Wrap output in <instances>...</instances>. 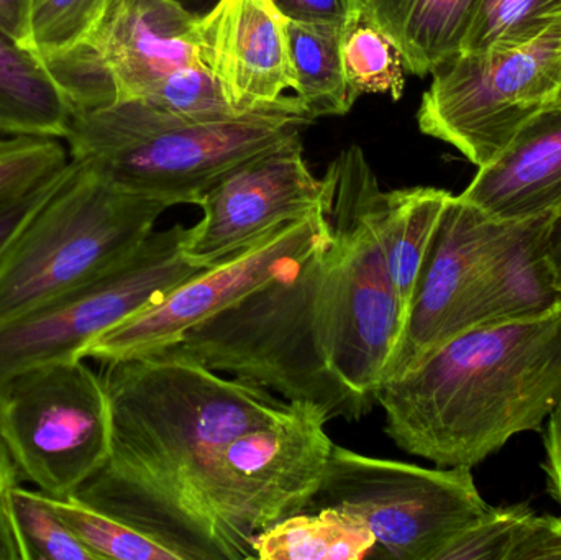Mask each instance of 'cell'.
Returning <instances> with one entry per match:
<instances>
[{
  "label": "cell",
  "instance_id": "32",
  "mask_svg": "<svg viewBox=\"0 0 561 560\" xmlns=\"http://www.w3.org/2000/svg\"><path fill=\"white\" fill-rule=\"evenodd\" d=\"M69 164H71V161H69L68 167L62 168L58 173L36 184L28 193L0 203V255L5 252L7 247L12 242L13 237L20 232V229L28 222L30 217L55 193L56 187L65 180Z\"/></svg>",
  "mask_w": 561,
  "mask_h": 560
},
{
  "label": "cell",
  "instance_id": "13",
  "mask_svg": "<svg viewBox=\"0 0 561 560\" xmlns=\"http://www.w3.org/2000/svg\"><path fill=\"white\" fill-rule=\"evenodd\" d=\"M507 222L451 194L382 380L405 374L451 339L481 328L491 262Z\"/></svg>",
  "mask_w": 561,
  "mask_h": 560
},
{
  "label": "cell",
  "instance_id": "28",
  "mask_svg": "<svg viewBox=\"0 0 561 560\" xmlns=\"http://www.w3.org/2000/svg\"><path fill=\"white\" fill-rule=\"evenodd\" d=\"M114 0H32L28 48L42 58L84 45Z\"/></svg>",
  "mask_w": 561,
  "mask_h": 560
},
{
  "label": "cell",
  "instance_id": "38",
  "mask_svg": "<svg viewBox=\"0 0 561 560\" xmlns=\"http://www.w3.org/2000/svg\"><path fill=\"white\" fill-rule=\"evenodd\" d=\"M19 473H16L9 450H7L5 444L0 437V495H7L10 489L19 485Z\"/></svg>",
  "mask_w": 561,
  "mask_h": 560
},
{
  "label": "cell",
  "instance_id": "7",
  "mask_svg": "<svg viewBox=\"0 0 561 560\" xmlns=\"http://www.w3.org/2000/svg\"><path fill=\"white\" fill-rule=\"evenodd\" d=\"M560 94L561 16L526 45L458 53L438 66L419 107V128L486 167Z\"/></svg>",
  "mask_w": 561,
  "mask_h": 560
},
{
  "label": "cell",
  "instance_id": "30",
  "mask_svg": "<svg viewBox=\"0 0 561 560\" xmlns=\"http://www.w3.org/2000/svg\"><path fill=\"white\" fill-rule=\"evenodd\" d=\"M533 510L527 505L493 508L451 542L440 560H510Z\"/></svg>",
  "mask_w": 561,
  "mask_h": 560
},
{
  "label": "cell",
  "instance_id": "3",
  "mask_svg": "<svg viewBox=\"0 0 561 560\" xmlns=\"http://www.w3.org/2000/svg\"><path fill=\"white\" fill-rule=\"evenodd\" d=\"M345 296V250L330 232L329 242L304 262L158 354L312 404L329 421L359 420L369 410L350 387Z\"/></svg>",
  "mask_w": 561,
  "mask_h": 560
},
{
  "label": "cell",
  "instance_id": "33",
  "mask_svg": "<svg viewBox=\"0 0 561 560\" xmlns=\"http://www.w3.org/2000/svg\"><path fill=\"white\" fill-rule=\"evenodd\" d=\"M561 559V519L533 513L511 552L510 560Z\"/></svg>",
  "mask_w": 561,
  "mask_h": 560
},
{
  "label": "cell",
  "instance_id": "29",
  "mask_svg": "<svg viewBox=\"0 0 561 560\" xmlns=\"http://www.w3.org/2000/svg\"><path fill=\"white\" fill-rule=\"evenodd\" d=\"M59 138L13 135L0 138V203L28 193L46 178L68 167Z\"/></svg>",
  "mask_w": 561,
  "mask_h": 560
},
{
  "label": "cell",
  "instance_id": "36",
  "mask_svg": "<svg viewBox=\"0 0 561 560\" xmlns=\"http://www.w3.org/2000/svg\"><path fill=\"white\" fill-rule=\"evenodd\" d=\"M543 249H546L547 260H549L553 276H556L561 288V207L550 217L546 239H543Z\"/></svg>",
  "mask_w": 561,
  "mask_h": 560
},
{
  "label": "cell",
  "instance_id": "22",
  "mask_svg": "<svg viewBox=\"0 0 561 560\" xmlns=\"http://www.w3.org/2000/svg\"><path fill=\"white\" fill-rule=\"evenodd\" d=\"M260 560L371 559L375 536L365 523L335 508L289 516L253 541Z\"/></svg>",
  "mask_w": 561,
  "mask_h": 560
},
{
  "label": "cell",
  "instance_id": "20",
  "mask_svg": "<svg viewBox=\"0 0 561 560\" xmlns=\"http://www.w3.org/2000/svg\"><path fill=\"white\" fill-rule=\"evenodd\" d=\"M450 197L448 191L437 187L376 191L373 216L404 322L422 265Z\"/></svg>",
  "mask_w": 561,
  "mask_h": 560
},
{
  "label": "cell",
  "instance_id": "18",
  "mask_svg": "<svg viewBox=\"0 0 561 560\" xmlns=\"http://www.w3.org/2000/svg\"><path fill=\"white\" fill-rule=\"evenodd\" d=\"M550 217L507 222L491 262L481 328L560 315L561 288L543 249Z\"/></svg>",
  "mask_w": 561,
  "mask_h": 560
},
{
  "label": "cell",
  "instance_id": "10",
  "mask_svg": "<svg viewBox=\"0 0 561 560\" xmlns=\"http://www.w3.org/2000/svg\"><path fill=\"white\" fill-rule=\"evenodd\" d=\"M279 420L243 431L210 460L209 503L239 559H256L259 533L306 512L333 449L325 414L289 401Z\"/></svg>",
  "mask_w": 561,
  "mask_h": 560
},
{
  "label": "cell",
  "instance_id": "17",
  "mask_svg": "<svg viewBox=\"0 0 561 560\" xmlns=\"http://www.w3.org/2000/svg\"><path fill=\"white\" fill-rule=\"evenodd\" d=\"M465 201L497 220H526L561 207V94L506 150L478 168Z\"/></svg>",
  "mask_w": 561,
  "mask_h": 560
},
{
  "label": "cell",
  "instance_id": "6",
  "mask_svg": "<svg viewBox=\"0 0 561 560\" xmlns=\"http://www.w3.org/2000/svg\"><path fill=\"white\" fill-rule=\"evenodd\" d=\"M335 508L375 536L371 559L440 560L490 513L470 467L425 469L363 456L333 444L306 512Z\"/></svg>",
  "mask_w": 561,
  "mask_h": 560
},
{
  "label": "cell",
  "instance_id": "23",
  "mask_svg": "<svg viewBox=\"0 0 561 560\" xmlns=\"http://www.w3.org/2000/svg\"><path fill=\"white\" fill-rule=\"evenodd\" d=\"M287 45L297 101L312 121L348 114L355 101L342 62L343 28L286 20Z\"/></svg>",
  "mask_w": 561,
  "mask_h": 560
},
{
  "label": "cell",
  "instance_id": "1",
  "mask_svg": "<svg viewBox=\"0 0 561 560\" xmlns=\"http://www.w3.org/2000/svg\"><path fill=\"white\" fill-rule=\"evenodd\" d=\"M111 453L75 499L157 539L181 560H240L209 503L210 460L289 401L170 355L104 364Z\"/></svg>",
  "mask_w": 561,
  "mask_h": 560
},
{
  "label": "cell",
  "instance_id": "12",
  "mask_svg": "<svg viewBox=\"0 0 561 560\" xmlns=\"http://www.w3.org/2000/svg\"><path fill=\"white\" fill-rule=\"evenodd\" d=\"M325 209V207H323ZM323 209L280 224L240 252L181 283L157 305L108 329L82 352L101 364L158 354L253 289L304 262L330 239Z\"/></svg>",
  "mask_w": 561,
  "mask_h": 560
},
{
  "label": "cell",
  "instance_id": "34",
  "mask_svg": "<svg viewBox=\"0 0 561 560\" xmlns=\"http://www.w3.org/2000/svg\"><path fill=\"white\" fill-rule=\"evenodd\" d=\"M542 469L547 477V490L550 496L561 505V401L550 413L549 423L543 431Z\"/></svg>",
  "mask_w": 561,
  "mask_h": 560
},
{
  "label": "cell",
  "instance_id": "27",
  "mask_svg": "<svg viewBox=\"0 0 561 560\" xmlns=\"http://www.w3.org/2000/svg\"><path fill=\"white\" fill-rule=\"evenodd\" d=\"M7 508L22 560H95L39 490L13 487L7 493Z\"/></svg>",
  "mask_w": 561,
  "mask_h": 560
},
{
  "label": "cell",
  "instance_id": "31",
  "mask_svg": "<svg viewBox=\"0 0 561 560\" xmlns=\"http://www.w3.org/2000/svg\"><path fill=\"white\" fill-rule=\"evenodd\" d=\"M289 22L345 30L362 16L359 0H272Z\"/></svg>",
  "mask_w": 561,
  "mask_h": 560
},
{
  "label": "cell",
  "instance_id": "26",
  "mask_svg": "<svg viewBox=\"0 0 561 560\" xmlns=\"http://www.w3.org/2000/svg\"><path fill=\"white\" fill-rule=\"evenodd\" d=\"M58 515L95 560H181L176 552L121 519L79 502L53 499Z\"/></svg>",
  "mask_w": 561,
  "mask_h": 560
},
{
  "label": "cell",
  "instance_id": "5",
  "mask_svg": "<svg viewBox=\"0 0 561 560\" xmlns=\"http://www.w3.org/2000/svg\"><path fill=\"white\" fill-rule=\"evenodd\" d=\"M310 122L296 95H284L245 114L154 132L124 130L94 112H76L65 140L72 161L114 186L171 206H196L233 168L296 137Z\"/></svg>",
  "mask_w": 561,
  "mask_h": 560
},
{
  "label": "cell",
  "instance_id": "8",
  "mask_svg": "<svg viewBox=\"0 0 561 560\" xmlns=\"http://www.w3.org/2000/svg\"><path fill=\"white\" fill-rule=\"evenodd\" d=\"M104 378L84 358L20 372L0 387V437L20 479L69 499L111 453Z\"/></svg>",
  "mask_w": 561,
  "mask_h": 560
},
{
  "label": "cell",
  "instance_id": "2",
  "mask_svg": "<svg viewBox=\"0 0 561 560\" xmlns=\"http://www.w3.org/2000/svg\"><path fill=\"white\" fill-rule=\"evenodd\" d=\"M386 434L438 467H470L540 431L561 401V312L465 332L376 388Z\"/></svg>",
  "mask_w": 561,
  "mask_h": 560
},
{
  "label": "cell",
  "instance_id": "24",
  "mask_svg": "<svg viewBox=\"0 0 561 560\" xmlns=\"http://www.w3.org/2000/svg\"><path fill=\"white\" fill-rule=\"evenodd\" d=\"M561 16V0H480L460 53L526 45Z\"/></svg>",
  "mask_w": 561,
  "mask_h": 560
},
{
  "label": "cell",
  "instance_id": "37",
  "mask_svg": "<svg viewBox=\"0 0 561 560\" xmlns=\"http://www.w3.org/2000/svg\"><path fill=\"white\" fill-rule=\"evenodd\" d=\"M0 560H22L15 529L7 508V495H0Z\"/></svg>",
  "mask_w": 561,
  "mask_h": 560
},
{
  "label": "cell",
  "instance_id": "21",
  "mask_svg": "<svg viewBox=\"0 0 561 560\" xmlns=\"http://www.w3.org/2000/svg\"><path fill=\"white\" fill-rule=\"evenodd\" d=\"M71 117L48 62L0 30V134L66 138Z\"/></svg>",
  "mask_w": 561,
  "mask_h": 560
},
{
  "label": "cell",
  "instance_id": "15",
  "mask_svg": "<svg viewBox=\"0 0 561 560\" xmlns=\"http://www.w3.org/2000/svg\"><path fill=\"white\" fill-rule=\"evenodd\" d=\"M199 61L236 114L294 89L286 19L272 0H219L197 26Z\"/></svg>",
  "mask_w": 561,
  "mask_h": 560
},
{
  "label": "cell",
  "instance_id": "35",
  "mask_svg": "<svg viewBox=\"0 0 561 560\" xmlns=\"http://www.w3.org/2000/svg\"><path fill=\"white\" fill-rule=\"evenodd\" d=\"M32 0H0V30L28 46Z\"/></svg>",
  "mask_w": 561,
  "mask_h": 560
},
{
  "label": "cell",
  "instance_id": "19",
  "mask_svg": "<svg viewBox=\"0 0 561 560\" xmlns=\"http://www.w3.org/2000/svg\"><path fill=\"white\" fill-rule=\"evenodd\" d=\"M480 0H359V12L401 53L405 71L432 75L457 56Z\"/></svg>",
  "mask_w": 561,
  "mask_h": 560
},
{
  "label": "cell",
  "instance_id": "25",
  "mask_svg": "<svg viewBox=\"0 0 561 560\" xmlns=\"http://www.w3.org/2000/svg\"><path fill=\"white\" fill-rule=\"evenodd\" d=\"M342 62L353 101L363 94H388L399 101L404 91V62L394 43L359 16L343 30Z\"/></svg>",
  "mask_w": 561,
  "mask_h": 560
},
{
  "label": "cell",
  "instance_id": "11",
  "mask_svg": "<svg viewBox=\"0 0 561 560\" xmlns=\"http://www.w3.org/2000/svg\"><path fill=\"white\" fill-rule=\"evenodd\" d=\"M323 183V214L345 250L350 385L371 410L404 325L373 216L378 178L362 148L350 147L329 164Z\"/></svg>",
  "mask_w": 561,
  "mask_h": 560
},
{
  "label": "cell",
  "instance_id": "16",
  "mask_svg": "<svg viewBox=\"0 0 561 560\" xmlns=\"http://www.w3.org/2000/svg\"><path fill=\"white\" fill-rule=\"evenodd\" d=\"M199 15L180 0H114L88 39L115 92L140 99L171 72L199 61Z\"/></svg>",
  "mask_w": 561,
  "mask_h": 560
},
{
  "label": "cell",
  "instance_id": "9",
  "mask_svg": "<svg viewBox=\"0 0 561 560\" xmlns=\"http://www.w3.org/2000/svg\"><path fill=\"white\" fill-rule=\"evenodd\" d=\"M190 229L150 237L124 262L49 301L0 322V387L38 365L82 358L99 335L204 272L184 252Z\"/></svg>",
  "mask_w": 561,
  "mask_h": 560
},
{
  "label": "cell",
  "instance_id": "4",
  "mask_svg": "<svg viewBox=\"0 0 561 560\" xmlns=\"http://www.w3.org/2000/svg\"><path fill=\"white\" fill-rule=\"evenodd\" d=\"M170 207L71 160L65 180L0 255V322L124 262Z\"/></svg>",
  "mask_w": 561,
  "mask_h": 560
},
{
  "label": "cell",
  "instance_id": "14",
  "mask_svg": "<svg viewBox=\"0 0 561 560\" xmlns=\"http://www.w3.org/2000/svg\"><path fill=\"white\" fill-rule=\"evenodd\" d=\"M196 206L204 216L191 227L184 252L207 268L280 224L322 210L325 183L310 173L296 135L233 168Z\"/></svg>",
  "mask_w": 561,
  "mask_h": 560
}]
</instances>
